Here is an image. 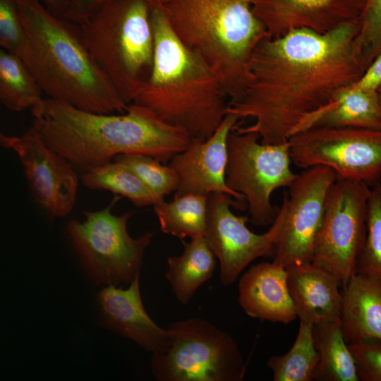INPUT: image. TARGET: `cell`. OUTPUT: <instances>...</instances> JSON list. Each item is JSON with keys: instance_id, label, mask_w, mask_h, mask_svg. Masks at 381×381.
<instances>
[{"instance_id": "6da1fadb", "label": "cell", "mask_w": 381, "mask_h": 381, "mask_svg": "<svg viewBox=\"0 0 381 381\" xmlns=\"http://www.w3.org/2000/svg\"><path fill=\"white\" fill-rule=\"evenodd\" d=\"M360 19L323 35L306 29L266 37L253 50L227 114L253 123L234 129L263 144L286 143L309 116L365 71L355 45Z\"/></svg>"}, {"instance_id": "7a4b0ae2", "label": "cell", "mask_w": 381, "mask_h": 381, "mask_svg": "<svg viewBox=\"0 0 381 381\" xmlns=\"http://www.w3.org/2000/svg\"><path fill=\"white\" fill-rule=\"evenodd\" d=\"M32 126L46 144L82 174L121 154H140L166 164L192 140L183 129L131 103L121 114L79 109L51 98L31 109Z\"/></svg>"}, {"instance_id": "3957f363", "label": "cell", "mask_w": 381, "mask_h": 381, "mask_svg": "<svg viewBox=\"0 0 381 381\" xmlns=\"http://www.w3.org/2000/svg\"><path fill=\"white\" fill-rule=\"evenodd\" d=\"M151 18L153 66L132 103L150 109L192 138L205 140L227 114L229 98L225 85L218 73L176 36L157 0Z\"/></svg>"}, {"instance_id": "277c9868", "label": "cell", "mask_w": 381, "mask_h": 381, "mask_svg": "<svg viewBox=\"0 0 381 381\" xmlns=\"http://www.w3.org/2000/svg\"><path fill=\"white\" fill-rule=\"evenodd\" d=\"M16 2L25 32L21 59L48 98L94 113H124L128 104L91 55L79 26L40 0Z\"/></svg>"}, {"instance_id": "5b68a950", "label": "cell", "mask_w": 381, "mask_h": 381, "mask_svg": "<svg viewBox=\"0 0 381 381\" xmlns=\"http://www.w3.org/2000/svg\"><path fill=\"white\" fill-rule=\"evenodd\" d=\"M253 0H164L161 4L180 40L222 78L229 99L238 92L254 48L270 37L255 16Z\"/></svg>"}, {"instance_id": "8992f818", "label": "cell", "mask_w": 381, "mask_h": 381, "mask_svg": "<svg viewBox=\"0 0 381 381\" xmlns=\"http://www.w3.org/2000/svg\"><path fill=\"white\" fill-rule=\"evenodd\" d=\"M155 1L107 0L77 24L91 55L127 104L152 71Z\"/></svg>"}, {"instance_id": "52a82bcc", "label": "cell", "mask_w": 381, "mask_h": 381, "mask_svg": "<svg viewBox=\"0 0 381 381\" xmlns=\"http://www.w3.org/2000/svg\"><path fill=\"white\" fill-rule=\"evenodd\" d=\"M171 344L153 355L151 370L159 381H241L246 365L235 339L199 318L171 323Z\"/></svg>"}, {"instance_id": "ba28073f", "label": "cell", "mask_w": 381, "mask_h": 381, "mask_svg": "<svg viewBox=\"0 0 381 381\" xmlns=\"http://www.w3.org/2000/svg\"><path fill=\"white\" fill-rule=\"evenodd\" d=\"M120 199L116 195L99 210L85 211V219H71L66 234L93 283L117 286L131 284L143 265L144 251L155 232L134 238L128 231L131 212H111Z\"/></svg>"}, {"instance_id": "9c48e42d", "label": "cell", "mask_w": 381, "mask_h": 381, "mask_svg": "<svg viewBox=\"0 0 381 381\" xmlns=\"http://www.w3.org/2000/svg\"><path fill=\"white\" fill-rule=\"evenodd\" d=\"M258 134L233 129L227 140L226 183L242 194L250 222L258 226L272 225L277 212L271 203L272 193L289 187L296 177L291 169L289 143L263 144Z\"/></svg>"}, {"instance_id": "30bf717a", "label": "cell", "mask_w": 381, "mask_h": 381, "mask_svg": "<svg viewBox=\"0 0 381 381\" xmlns=\"http://www.w3.org/2000/svg\"><path fill=\"white\" fill-rule=\"evenodd\" d=\"M291 162L304 169L322 166L337 179L373 186L381 176V131L358 128L311 127L289 140Z\"/></svg>"}, {"instance_id": "8fae6325", "label": "cell", "mask_w": 381, "mask_h": 381, "mask_svg": "<svg viewBox=\"0 0 381 381\" xmlns=\"http://www.w3.org/2000/svg\"><path fill=\"white\" fill-rule=\"evenodd\" d=\"M370 192L364 182L337 179L326 196L311 262L334 274L342 286L356 274L365 243Z\"/></svg>"}, {"instance_id": "7c38bea8", "label": "cell", "mask_w": 381, "mask_h": 381, "mask_svg": "<svg viewBox=\"0 0 381 381\" xmlns=\"http://www.w3.org/2000/svg\"><path fill=\"white\" fill-rule=\"evenodd\" d=\"M231 195L212 193L207 195V222L204 237L218 258L222 284L229 286L242 271L260 257H273L274 246L282 229L287 205L285 194L274 222L267 231L257 234L246 226L248 218L237 216L230 209L243 208Z\"/></svg>"}, {"instance_id": "4fadbf2b", "label": "cell", "mask_w": 381, "mask_h": 381, "mask_svg": "<svg viewBox=\"0 0 381 381\" xmlns=\"http://www.w3.org/2000/svg\"><path fill=\"white\" fill-rule=\"evenodd\" d=\"M337 180L326 167L306 169L289 186L284 223L274 246L273 261L285 269L312 262L329 188Z\"/></svg>"}, {"instance_id": "5bb4252c", "label": "cell", "mask_w": 381, "mask_h": 381, "mask_svg": "<svg viewBox=\"0 0 381 381\" xmlns=\"http://www.w3.org/2000/svg\"><path fill=\"white\" fill-rule=\"evenodd\" d=\"M0 145L16 153L33 199L49 216L70 214L79 178L66 158L49 147L33 126L19 136L0 134Z\"/></svg>"}, {"instance_id": "9a60e30c", "label": "cell", "mask_w": 381, "mask_h": 381, "mask_svg": "<svg viewBox=\"0 0 381 381\" xmlns=\"http://www.w3.org/2000/svg\"><path fill=\"white\" fill-rule=\"evenodd\" d=\"M239 120L235 114H227L208 139L193 138L184 150L172 157L169 165L179 179L175 195L207 196L221 192L234 197L245 207L243 195L230 189L226 183L227 140Z\"/></svg>"}, {"instance_id": "2e32d148", "label": "cell", "mask_w": 381, "mask_h": 381, "mask_svg": "<svg viewBox=\"0 0 381 381\" xmlns=\"http://www.w3.org/2000/svg\"><path fill=\"white\" fill-rule=\"evenodd\" d=\"M366 0H253L255 16L270 38L306 29L326 34L360 19Z\"/></svg>"}, {"instance_id": "e0dca14e", "label": "cell", "mask_w": 381, "mask_h": 381, "mask_svg": "<svg viewBox=\"0 0 381 381\" xmlns=\"http://www.w3.org/2000/svg\"><path fill=\"white\" fill-rule=\"evenodd\" d=\"M100 324L131 339L139 346L161 354L169 348L171 338L169 329L157 325L145 311L140 291V274L126 289L107 285L97 295Z\"/></svg>"}, {"instance_id": "ac0fdd59", "label": "cell", "mask_w": 381, "mask_h": 381, "mask_svg": "<svg viewBox=\"0 0 381 381\" xmlns=\"http://www.w3.org/2000/svg\"><path fill=\"white\" fill-rule=\"evenodd\" d=\"M238 303L250 318L289 324L297 318L287 272L274 262L251 266L240 277Z\"/></svg>"}, {"instance_id": "d6986e66", "label": "cell", "mask_w": 381, "mask_h": 381, "mask_svg": "<svg viewBox=\"0 0 381 381\" xmlns=\"http://www.w3.org/2000/svg\"><path fill=\"white\" fill-rule=\"evenodd\" d=\"M286 270L299 321L314 326L340 318L342 283L334 274L313 262Z\"/></svg>"}, {"instance_id": "ffe728a7", "label": "cell", "mask_w": 381, "mask_h": 381, "mask_svg": "<svg viewBox=\"0 0 381 381\" xmlns=\"http://www.w3.org/2000/svg\"><path fill=\"white\" fill-rule=\"evenodd\" d=\"M342 287L340 320L346 342L381 340V278L356 273Z\"/></svg>"}, {"instance_id": "44dd1931", "label": "cell", "mask_w": 381, "mask_h": 381, "mask_svg": "<svg viewBox=\"0 0 381 381\" xmlns=\"http://www.w3.org/2000/svg\"><path fill=\"white\" fill-rule=\"evenodd\" d=\"M311 127L381 131V108L377 92L353 87L341 90L325 107L306 119L295 133Z\"/></svg>"}, {"instance_id": "7402d4cb", "label": "cell", "mask_w": 381, "mask_h": 381, "mask_svg": "<svg viewBox=\"0 0 381 381\" xmlns=\"http://www.w3.org/2000/svg\"><path fill=\"white\" fill-rule=\"evenodd\" d=\"M183 250L167 260L165 277L177 301L188 304L199 287L212 276L215 256L203 236L182 240Z\"/></svg>"}, {"instance_id": "603a6c76", "label": "cell", "mask_w": 381, "mask_h": 381, "mask_svg": "<svg viewBox=\"0 0 381 381\" xmlns=\"http://www.w3.org/2000/svg\"><path fill=\"white\" fill-rule=\"evenodd\" d=\"M319 362L313 380L358 381L356 365L346 342L340 318L313 326Z\"/></svg>"}, {"instance_id": "cb8c5ba5", "label": "cell", "mask_w": 381, "mask_h": 381, "mask_svg": "<svg viewBox=\"0 0 381 381\" xmlns=\"http://www.w3.org/2000/svg\"><path fill=\"white\" fill-rule=\"evenodd\" d=\"M207 205V196L186 194L168 202L162 199L153 206L162 231L183 240L205 235Z\"/></svg>"}, {"instance_id": "d4e9b609", "label": "cell", "mask_w": 381, "mask_h": 381, "mask_svg": "<svg viewBox=\"0 0 381 381\" xmlns=\"http://www.w3.org/2000/svg\"><path fill=\"white\" fill-rule=\"evenodd\" d=\"M42 90L24 61L0 49V101L11 111L32 109L44 99Z\"/></svg>"}, {"instance_id": "484cf974", "label": "cell", "mask_w": 381, "mask_h": 381, "mask_svg": "<svg viewBox=\"0 0 381 381\" xmlns=\"http://www.w3.org/2000/svg\"><path fill=\"white\" fill-rule=\"evenodd\" d=\"M79 177L85 188L120 195L138 207L154 205L160 200L133 171L115 161L92 169Z\"/></svg>"}, {"instance_id": "4316f807", "label": "cell", "mask_w": 381, "mask_h": 381, "mask_svg": "<svg viewBox=\"0 0 381 381\" xmlns=\"http://www.w3.org/2000/svg\"><path fill=\"white\" fill-rule=\"evenodd\" d=\"M296 338L289 351L267 361L274 381H311L319 362L313 337V325L299 321Z\"/></svg>"}, {"instance_id": "83f0119b", "label": "cell", "mask_w": 381, "mask_h": 381, "mask_svg": "<svg viewBox=\"0 0 381 381\" xmlns=\"http://www.w3.org/2000/svg\"><path fill=\"white\" fill-rule=\"evenodd\" d=\"M367 233L356 273L381 278V182L370 188L367 210Z\"/></svg>"}, {"instance_id": "f1b7e54d", "label": "cell", "mask_w": 381, "mask_h": 381, "mask_svg": "<svg viewBox=\"0 0 381 381\" xmlns=\"http://www.w3.org/2000/svg\"><path fill=\"white\" fill-rule=\"evenodd\" d=\"M113 161L124 164L133 171L159 200L177 190L179 179L175 170L151 156L121 154Z\"/></svg>"}, {"instance_id": "f546056e", "label": "cell", "mask_w": 381, "mask_h": 381, "mask_svg": "<svg viewBox=\"0 0 381 381\" xmlns=\"http://www.w3.org/2000/svg\"><path fill=\"white\" fill-rule=\"evenodd\" d=\"M25 44V32L16 0H0L1 47L20 58Z\"/></svg>"}, {"instance_id": "4dcf8cb0", "label": "cell", "mask_w": 381, "mask_h": 381, "mask_svg": "<svg viewBox=\"0 0 381 381\" xmlns=\"http://www.w3.org/2000/svg\"><path fill=\"white\" fill-rule=\"evenodd\" d=\"M359 380L381 381V340L368 339L349 344Z\"/></svg>"}, {"instance_id": "1f68e13d", "label": "cell", "mask_w": 381, "mask_h": 381, "mask_svg": "<svg viewBox=\"0 0 381 381\" xmlns=\"http://www.w3.org/2000/svg\"><path fill=\"white\" fill-rule=\"evenodd\" d=\"M360 29L365 38L381 42V0H366L360 19Z\"/></svg>"}, {"instance_id": "d6a6232c", "label": "cell", "mask_w": 381, "mask_h": 381, "mask_svg": "<svg viewBox=\"0 0 381 381\" xmlns=\"http://www.w3.org/2000/svg\"><path fill=\"white\" fill-rule=\"evenodd\" d=\"M107 0H69L68 7L61 18L79 23Z\"/></svg>"}, {"instance_id": "836d02e7", "label": "cell", "mask_w": 381, "mask_h": 381, "mask_svg": "<svg viewBox=\"0 0 381 381\" xmlns=\"http://www.w3.org/2000/svg\"><path fill=\"white\" fill-rule=\"evenodd\" d=\"M381 85V52L368 67L353 87L368 91H376Z\"/></svg>"}, {"instance_id": "e575fe53", "label": "cell", "mask_w": 381, "mask_h": 381, "mask_svg": "<svg viewBox=\"0 0 381 381\" xmlns=\"http://www.w3.org/2000/svg\"><path fill=\"white\" fill-rule=\"evenodd\" d=\"M40 1L51 13L59 17H62L69 3V0H40Z\"/></svg>"}, {"instance_id": "d590c367", "label": "cell", "mask_w": 381, "mask_h": 381, "mask_svg": "<svg viewBox=\"0 0 381 381\" xmlns=\"http://www.w3.org/2000/svg\"><path fill=\"white\" fill-rule=\"evenodd\" d=\"M376 92H377V97H378L379 104H380V108H381V85L377 89Z\"/></svg>"}, {"instance_id": "8d00e7d4", "label": "cell", "mask_w": 381, "mask_h": 381, "mask_svg": "<svg viewBox=\"0 0 381 381\" xmlns=\"http://www.w3.org/2000/svg\"><path fill=\"white\" fill-rule=\"evenodd\" d=\"M157 1H158L160 4H162V3L164 1V0H157Z\"/></svg>"}, {"instance_id": "74e56055", "label": "cell", "mask_w": 381, "mask_h": 381, "mask_svg": "<svg viewBox=\"0 0 381 381\" xmlns=\"http://www.w3.org/2000/svg\"><path fill=\"white\" fill-rule=\"evenodd\" d=\"M380 182H381V176H380Z\"/></svg>"}]
</instances>
